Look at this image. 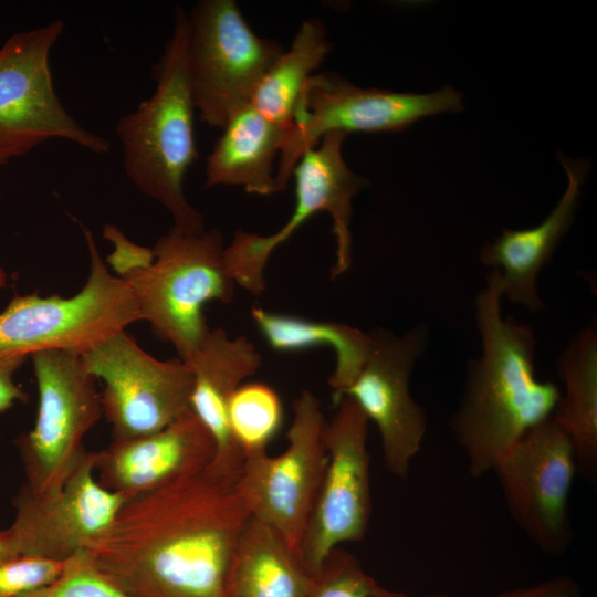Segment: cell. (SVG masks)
Masks as SVG:
<instances>
[{"label": "cell", "mask_w": 597, "mask_h": 597, "mask_svg": "<svg viewBox=\"0 0 597 597\" xmlns=\"http://www.w3.org/2000/svg\"><path fill=\"white\" fill-rule=\"evenodd\" d=\"M240 473L211 462L127 499L82 549L132 597H227L230 561L251 516Z\"/></svg>", "instance_id": "obj_1"}, {"label": "cell", "mask_w": 597, "mask_h": 597, "mask_svg": "<svg viewBox=\"0 0 597 597\" xmlns=\"http://www.w3.org/2000/svg\"><path fill=\"white\" fill-rule=\"evenodd\" d=\"M502 282L492 270L474 300L481 354L468 362L464 390L450 419L468 470L480 478L530 429L552 417L561 396L535 375L537 341L530 324L502 315Z\"/></svg>", "instance_id": "obj_2"}, {"label": "cell", "mask_w": 597, "mask_h": 597, "mask_svg": "<svg viewBox=\"0 0 597 597\" xmlns=\"http://www.w3.org/2000/svg\"><path fill=\"white\" fill-rule=\"evenodd\" d=\"M187 42L188 13L177 7L171 35L154 65L153 94L118 118L114 130L130 182L170 213L172 227L201 232L203 217L184 191L186 174L198 156Z\"/></svg>", "instance_id": "obj_3"}, {"label": "cell", "mask_w": 597, "mask_h": 597, "mask_svg": "<svg viewBox=\"0 0 597 597\" xmlns=\"http://www.w3.org/2000/svg\"><path fill=\"white\" fill-rule=\"evenodd\" d=\"M220 231L188 232L171 227L154 249L153 261L118 275L132 289L140 321L168 342L186 363L210 331L203 306L229 303L235 283L223 260Z\"/></svg>", "instance_id": "obj_4"}, {"label": "cell", "mask_w": 597, "mask_h": 597, "mask_svg": "<svg viewBox=\"0 0 597 597\" xmlns=\"http://www.w3.org/2000/svg\"><path fill=\"white\" fill-rule=\"evenodd\" d=\"M82 231L90 255L85 284L70 297H13L0 312V359L42 350L82 355L140 321L130 286L108 271L91 231Z\"/></svg>", "instance_id": "obj_5"}, {"label": "cell", "mask_w": 597, "mask_h": 597, "mask_svg": "<svg viewBox=\"0 0 597 597\" xmlns=\"http://www.w3.org/2000/svg\"><path fill=\"white\" fill-rule=\"evenodd\" d=\"M347 135L333 132L303 153L292 177L295 180V206L290 219L272 234L260 235L238 230L224 247L226 269L235 283L252 295L265 290V268L272 253L312 216L327 212L336 241L332 279L345 274L352 265L350 222L353 199L370 181L347 166L343 143Z\"/></svg>", "instance_id": "obj_6"}, {"label": "cell", "mask_w": 597, "mask_h": 597, "mask_svg": "<svg viewBox=\"0 0 597 597\" xmlns=\"http://www.w3.org/2000/svg\"><path fill=\"white\" fill-rule=\"evenodd\" d=\"M462 109V93L448 85L426 94L401 93L359 87L334 73H314L300 94L293 127L279 156V188H287L303 153L328 133L400 132L422 117Z\"/></svg>", "instance_id": "obj_7"}, {"label": "cell", "mask_w": 597, "mask_h": 597, "mask_svg": "<svg viewBox=\"0 0 597 597\" xmlns=\"http://www.w3.org/2000/svg\"><path fill=\"white\" fill-rule=\"evenodd\" d=\"M63 30V21L55 19L14 33L0 48V165L51 139L98 155L111 148L66 111L54 90L50 55Z\"/></svg>", "instance_id": "obj_8"}, {"label": "cell", "mask_w": 597, "mask_h": 597, "mask_svg": "<svg viewBox=\"0 0 597 597\" xmlns=\"http://www.w3.org/2000/svg\"><path fill=\"white\" fill-rule=\"evenodd\" d=\"M283 45L261 38L233 0H201L188 13L187 65L201 122L222 128L252 94Z\"/></svg>", "instance_id": "obj_9"}, {"label": "cell", "mask_w": 597, "mask_h": 597, "mask_svg": "<svg viewBox=\"0 0 597 597\" xmlns=\"http://www.w3.org/2000/svg\"><path fill=\"white\" fill-rule=\"evenodd\" d=\"M38 387L33 428L21 434L19 449L27 480L34 492L61 486L86 452L83 440L102 416L96 379L81 354L42 350L30 355Z\"/></svg>", "instance_id": "obj_10"}, {"label": "cell", "mask_w": 597, "mask_h": 597, "mask_svg": "<svg viewBox=\"0 0 597 597\" xmlns=\"http://www.w3.org/2000/svg\"><path fill=\"white\" fill-rule=\"evenodd\" d=\"M287 447L243 459L239 485L251 515L272 527L301 558L305 530L327 463L325 418L318 398L303 390L293 401Z\"/></svg>", "instance_id": "obj_11"}, {"label": "cell", "mask_w": 597, "mask_h": 597, "mask_svg": "<svg viewBox=\"0 0 597 597\" xmlns=\"http://www.w3.org/2000/svg\"><path fill=\"white\" fill-rule=\"evenodd\" d=\"M576 470L572 440L552 417L526 431L492 470L512 519L544 553L563 554L572 543L568 502Z\"/></svg>", "instance_id": "obj_12"}, {"label": "cell", "mask_w": 597, "mask_h": 597, "mask_svg": "<svg viewBox=\"0 0 597 597\" xmlns=\"http://www.w3.org/2000/svg\"><path fill=\"white\" fill-rule=\"evenodd\" d=\"M81 356L87 373L104 383L102 411L113 439L156 432L191 409L188 365L153 357L125 331Z\"/></svg>", "instance_id": "obj_13"}, {"label": "cell", "mask_w": 597, "mask_h": 597, "mask_svg": "<svg viewBox=\"0 0 597 597\" xmlns=\"http://www.w3.org/2000/svg\"><path fill=\"white\" fill-rule=\"evenodd\" d=\"M335 406L324 427L327 463L301 546L312 576L339 544L364 538L371 514L369 420L348 396Z\"/></svg>", "instance_id": "obj_14"}, {"label": "cell", "mask_w": 597, "mask_h": 597, "mask_svg": "<svg viewBox=\"0 0 597 597\" xmlns=\"http://www.w3.org/2000/svg\"><path fill=\"white\" fill-rule=\"evenodd\" d=\"M373 346L356 380L345 391L379 432L386 469L407 478L427 432V412L410 394V378L425 352L421 327L396 335L384 328L369 332ZM343 396V397H344Z\"/></svg>", "instance_id": "obj_15"}, {"label": "cell", "mask_w": 597, "mask_h": 597, "mask_svg": "<svg viewBox=\"0 0 597 597\" xmlns=\"http://www.w3.org/2000/svg\"><path fill=\"white\" fill-rule=\"evenodd\" d=\"M124 501L100 484L95 451H86L61 486L20 488L8 531L20 556L66 561L111 524Z\"/></svg>", "instance_id": "obj_16"}, {"label": "cell", "mask_w": 597, "mask_h": 597, "mask_svg": "<svg viewBox=\"0 0 597 597\" xmlns=\"http://www.w3.org/2000/svg\"><path fill=\"white\" fill-rule=\"evenodd\" d=\"M214 455L213 437L189 409L156 432L113 439L95 451V474L127 500L202 471Z\"/></svg>", "instance_id": "obj_17"}, {"label": "cell", "mask_w": 597, "mask_h": 597, "mask_svg": "<svg viewBox=\"0 0 597 597\" xmlns=\"http://www.w3.org/2000/svg\"><path fill=\"white\" fill-rule=\"evenodd\" d=\"M558 159L568 182L551 213L528 229L503 228L501 234L484 243L479 253L483 265L499 272L503 297L530 312L544 307L538 293V275L574 222L580 188L589 168L584 159L572 160L562 154Z\"/></svg>", "instance_id": "obj_18"}, {"label": "cell", "mask_w": 597, "mask_h": 597, "mask_svg": "<svg viewBox=\"0 0 597 597\" xmlns=\"http://www.w3.org/2000/svg\"><path fill=\"white\" fill-rule=\"evenodd\" d=\"M185 364L193 376L190 408L214 439L212 463L241 472L243 455L229 428L228 402L242 381L259 370L261 354L247 336L233 338L222 328H210Z\"/></svg>", "instance_id": "obj_19"}, {"label": "cell", "mask_w": 597, "mask_h": 597, "mask_svg": "<svg viewBox=\"0 0 597 597\" xmlns=\"http://www.w3.org/2000/svg\"><path fill=\"white\" fill-rule=\"evenodd\" d=\"M285 137L250 104L243 106L221 128L207 157L203 187L241 186L259 196L280 192L275 165Z\"/></svg>", "instance_id": "obj_20"}, {"label": "cell", "mask_w": 597, "mask_h": 597, "mask_svg": "<svg viewBox=\"0 0 597 597\" xmlns=\"http://www.w3.org/2000/svg\"><path fill=\"white\" fill-rule=\"evenodd\" d=\"M556 371L565 391L552 418L568 433L576 468L590 483L597 475V329L576 332L561 353Z\"/></svg>", "instance_id": "obj_21"}, {"label": "cell", "mask_w": 597, "mask_h": 597, "mask_svg": "<svg viewBox=\"0 0 597 597\" xmlns=\"http://www.w3.org/2000/svg\"><path fill=\"white\" fill-rule=\"evenodd\" d=\"M312 580L281 536L251 515L230 561L227 597H306Z\"/></svg>", "instance_id": "obj_22"}, {"label": "cell", "mask_w": 597, "mask_h": 597, "mask_svg": "<svg viewBox=\"0 0 597 597\" xmlns=\"http://www.w3.org/2000/svg\"><path fill=\"white\" fill-rule=\"evenodd\" d=\"M251 318L271 348L281 353L328 346L336 364L328 379L336 405L364 368L373 346L369 332L334 321H315L253 307Z\"/></svg>", "instance_id": "obj_23"}, {"label": "cell", "mask_w": 597, "mask_h": 597, "mask_svg": "<svg viewBox=\"0 0 597 597\" xmlns=\"http://www.w3.org/2000/svg\"><path fill=\"white\" fill-rule=\"evenodd\" d=\"M331 51L324 23L316 18L305 20L290 48L261 77L250 105L287 135L304 85Z\"/></svg>", "instance_id": "obj_24"}, {"label": "cell", "mask_w": 597, "mask_h": 597, "mask_svg": "<svg viewBox=\"0 0 597 597\" xmlns=\"http://www.w3.org/2000/svg\"><path fill=\"white\" fill-rule=\"evenodd\" d=\"M282 417L281 399L271 386L254 381L235 389L228 402V422L243 459L266 451Z\"/></svg>", "instance_id": "obj_25"}, {"label": "cell", "mask_w": 597, "mask_h": 597, "mask_svg": "<svg viewBox=\"0 0 597 597\" xmlns=\"http://www.w3.org/2000/svg\"><path fill=\"white\" fill-rule=\"evenodd\" d=\"M21 597H132L93 564L81 549L66 559L62 574L50 585Z\"/></svg>", "instance_id": "obj_26"}, {"label": "cell", "mask_w": 597, "mask_h": 597, "mask_svg": "<svg viewBox=\"0 0 597 597\" xmlns=\"http://www.w3.org/2000/svg\"><path fill=\"white\" fill-rule=\"evenodd\" d=\"M378 589L356 558L336 547L313 576L306 597H371Z\"/></svg>", "instance_id": "obj_27"}, {"label": "cell", "mask_w": 597, "mask_h": 597, "mask_svg": "<svg viewBox=\"0 0 597 597\" xmlns=\"http://www.w3.org/2000/svg\"><path fill=\"white\" fill-rule=\"evenodd\" d=\"M66 561L18 556L0 564V597H21L53 583Z\"/></svg>", "instance_id": "obj_28"}, {"label": "cell", "mask_w": 597, "mask_h": 597, "mask_svg": "<svg viewBox=\"0 0 597 597\" xmlns=\"http://www.w3.org/2000/svg\"><path fill=\"white\" fill-rule=\"evenodd\" d=\"M103 233L107 240L115 243V252L109 259L115 261L118 270H122L119 274L135 266L147 265L153 261V250L133 243L114 224H105Z\"/></svg>", "instance_id": "obj_29"}, {"label": "cell", "mask_w": 597, "mask_h": 597, "mask_svg": "<svg viewBox=\"0 0 597 597\" xmlns=\"http://www.w3.org/2000/svg\"><path fill=\"white\" fill-rule=\"evenodd\" d=\"M480 597H582L578 584L569 577H556L533 586Z\"/></svg>", "instance_id": "obj_30"}, {"label": "cell", "mask_w": 597, "mask_h": 597, "mask_svg": "<svg viewBox=\"0 0 597 597\" xmlns=\"http://www.w3.org/2000/svg\"><path fill=\"white\" fill-rule=\"evenodd\" d=\"M27 357L0 359V412L11 408L17 401H25L27 392L14 381V373L24 364Z\"/></svg>", "instance_id": "obj_31"}, {"label": "cell", "mask_w": 597, "mask_h": 597, "mask_svg": "<svg viewBox=\"0 0 597 597\" xmlns=\"http://www.w3.org/2000/svg\"><path fill=\"white\" fill-rule=\"evenodd\" d=\"M20 556L8 528L0 531V564Z\"/></svg>", "instance_id": "obj_32"}, {"label": "cell", "mask_w": 597, "mask_h": 597, "mask_svg": "<svg viewBox=\"0 0 597 597\" xmlns=\"http://www.w3.org/2000/svg\"><path fill=\"white\" fill-rule=\"evenodd\" d=\"M371 597H412V596L387 591V590H384L381 587H379V589ZM420 597H448V596L441 593H433V594H428Z\"/></svg>", "instance_id": "obj_33"}, {"label": "cell", "mask_w": 597, "mask_h": 597, "mask_svg": "<svg viewBox=\"0 0 597 597\" xmlns=\"http://www.w3.org/2000/svg\"><path fill=\"white\" fill-rule=\"evenodd\" d=\"M7 285V274L4 270L0 266V289Z\"/></svg>", "instance_id": "obj_34"}]
</instances>
